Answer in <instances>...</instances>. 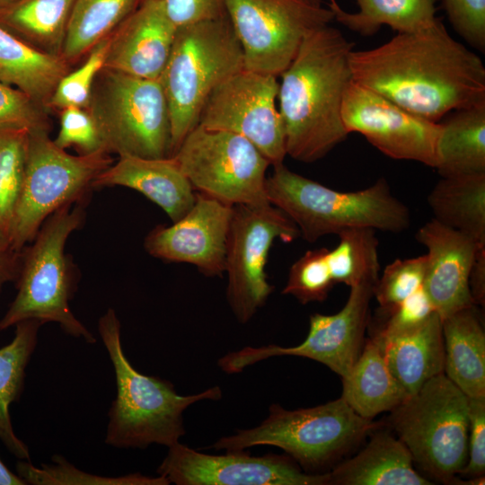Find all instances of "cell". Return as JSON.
<instances>
[{
  "label": "cell",
  "mask_w": 485,
  "mask_h": 485,
  "mask_svg": "<svg viewBox=\"0 0 485 485\" xmlns=\"http://www.w3.org/2000/svg\"><path fill=\"white\" fill-rule=\"evenodd\" d=\"M352 80L407 110L439 122L453 110L485 103L482 59L454 40L442 21L397 33L349 55Z\"/></svg>",
  "instance_id": "cell-1"
},
{
  "label": "cell",
  "mask_w": 485,
  "mask_h": 485,
  "mask_svg": "<svg viewBox=\"0 0 485 485\" xmlns=\"http://www.w3.org/2000/svg\"><path fill=\"white\" fill-rule=\"evenodd\" d=\"M353 49L340 30L330 24L321 27L304 37L279 75L278 101L287 156L314 163L347 138L342 103L352 81Z\"/></svg>",
  "instance_id": "cell-2"
},
{
  "label": "cell",
  "mask_w": 485,
  "mask_h": 485,
  "mask_svg": "<svg viewBox=\"0 0 485 485\" xmlns=\"http://www.w3.org/2000/svg\"><path fill=\"white\" fill-rule=\"evenodd\" d=\"M98 331L113 365L117 394L109 410L105 443L118 448L167 447L185 434L182 414L200 401L222 397L219 386L192 395H180L173 384L138 372L124 354L120 322L109 308L98 321Z\"/></svg>",
  "instance_id": "cell-3"
},
{
  "label": "cell",
  "mask_w": 485,
  "mask_h": 485,
  "mask_svg": "<svg viewBox=\"0 0 485 485\" xmlns=\"http://www.w3.org/2000/svg\"><path fill=\"white\" fill-rule=\"evenodd\" d=\"M266 179L269 201L313 242L351 228L401 233L410 226L408 207L397 198L384 178L357 191H339L292 172L284 163L273 166Z\"/></svg>",
  "instance_id": "cell-4"
},
{
  "label": "cell",
  "mask_w": 485,
  "mask_h": 485,
  "mask_svg": "<svg viewBox=\"0 0 485 485\" xmlns=\"http://www.w3.org/2000/svg\"><path fill=\"white\" fill-rule=\"evenodd\" d=\"M83 202L66 205L50 215L31 244L20 253L17 293L0 320V331L26 320L56 322L66 334L96 342L93 334L75 316L70 301L76 287V272L65 252L67 239L84 221Z\"/></svg>",
  "instance_id": "cell-5"
},
{
  "label": "cell",
  "mask_w": 485,
  "mask_h": 485,
  "mask_svg": "<svg viewBox=\"0 0 485 485\" xmlns=\"http://www.w3.org/2000/svg\"><path fill=\"white\" fill-rule=\"evenodd\" d=\"M242 69V50L227 16L177 28L160 76L169 108L171 156L198 124L213 90Z\"/></svg>",
  "instance_id": "cell-6"
},
{
  "label": "cell",
  "mask_w": 485,
  "mask_h": 485,
  "mask_svg": "<svg viewBox=\"0 0 485 485\" xmlns=\"http://www.w3.org/2000/svg\"><path fill=\"white\" fill-rule=\"evenodd\" d=\"M381 426L360 417L342 397L296 410L273 403L259 426L223 436L210 447L240 452L255 445H273L285 451L299 466L322 470Z\"/></svg>",
  "instance_id": "cell-7"
},
{
  "label": "cell",
  "mask_w": 485,
  "mask_h": 485,
  "mask_svg": "<svg viewBox=\"0 0 485 485\" xmlns=\"http://www.w3.org/2000/svg\"><path fill=\"white\" fill-rule=\"evenodd\" d=\"M387 424L414 465L436 481L458 484L468 459L469 397L445 374L390 411Z\"/></svg>",
  "instance_id": "cell-8"
},
{
  "label": "cell",
  "mask_w": 485,
  "mask_h": 485,
  "mask_svg": "<svg viewBox=\"0 0 485 485\" xmlns=\"http://www.w3.org/2000/svg\"><path fill=\"white\" fill-rule=\"evenodd\" d=\"M87 110L108 153L171 156L169 108L160 78H141L103 67L94 81Z\"/></svg>",
  "instance_id": "cell-9"
},
{
  "label": "cell",
  "mask_w": 485,
  "mask_h": 485,
  "mask_svg": "<svg viewBox=\"0 0 485 485\" xmlns=\"http://www.w3.org/2000/svg\"><path fill=\"white\" fill-rule=\"evenodd\" d=\"M48 130L28 133L22 190L10 239L20 254L45 220L60 207L83 202L94 179L112 163L110 154L73 155L57 146Z\"/></svg>",
  "instance_id": "cell-10"
},
{
  "label": "cell",
  "mask_w": 485,
  "mask_h": 485,
  "mask_svg": "<svg viewBox=\"0 0 485 485\" xmlns=\"http://www.w3.org/2000/svg\"><path fill=\"white\" fill-rule=\"evenodd\" d=\"M193 189L229 206L267 205L271 165L248 139L198 124L172 155Z\"/></svg>",
  "instance_id": "cell-11"
},
{
  "label": "cell",
  "mask_w": 485,
  "mask_h": 485,
  "mask_svg": "<svg viewBox=\"0 0 485 485\" xmlns=\"http://www.w3.org/2000/svg\"><path fill=\"white\" fill-rule=\"evenodd\" d=\"M244 69L279 76L311 31L334 20L330 8L303 0H225Z\"/></svg>",
  "instance_id": "cell-12"
},
{
  "label": "cell",
  "mask_w": 485,
  "mask_h": 485,
  "mask_svg": "<svg viewBox=\"0 0 485 485\" xmlns=\"http://www.w3.org/2000/svg\"><path fill=\"white\" fill-rule=\"evenodd\" d=\"M299 235L295 224L270 203L233 207L225 263L226 298L241 323L249 322L273 291L265 268L274 242H291Z\"/></svg>",
  "instance_id": "cell-13"
},
{
  "label": "cell",
  "mask_w": 485,
  "mask_h": 485,
  "mask_svg": "<svg viewBox=\"0 0 485 485\" xmlns=\"http://www.w3.org/2000/svg\"><path fill=\"white\" fill-rule=\"evenodd\" d=\"M375 285L364 282L350 287L345 305L334 314H312L308 334L299 345L245 347L225 354L218 360V366L226 374H238L269 357L296 356L320 362L344 377L364 346Z\"/></svg>",
  "instance_id": "cell-14"
},
{
  "label": "cell",
  "mask_w": 485,
  "mask_h": 485,
  "mask_svg": "<svg viewBox=\"0 0 485 485\" xmlns=\"http://www.w3.org/2000/svg\"><path fill=\"white\" fill-rule=\"evenodd\" d=\"M278 86L277 76L242 69L213 90L198 124L241 135L272 166L281 164L287 152L284 124L276 105Z\"/></svg>",
  "instance_id": "cell-15"
},
{
  "label": "cell",
  "mask_w": 485,
  "mask_h": 485,
  "mask_svg": "<svg viewBox=\"0 0 485 485\" xmlns=\"http://www.w3.org/2000/svg\"><path fill=\"white\" fill-rule=\"evenodd\" d=\"M347 132H357L386 156L435 168L439 122L423 119L353 80L342 103Z\"/></svg>",
  "instance_id": "cell-16"
},
{
  "label": "cell",
  "mask_w": 485,
  "mask_h": 485,
  "mask_svg": "<svg viewBox=\"0 0 485 485\" xmlns=\"http://www.w3.org/2000/svg\"><path fill=\"white\" fill-rule=\"evenodd\" d=\"M156 472L177 485H330L329 472H304L288 455L208 454L180 442L168 447Z\"/></svg>",
  "instance_id": "cell-17"
},
{
  "label": "cell",
  "mask_w": 485,
  "mask_h": 485,
  "mask_svg": "<svg viewBox=\"0 0 485 485\" xmlns=\"http://www.w3.org/2000/svg\"><path fill=\"white\" fill-rule=\"evenodd\" d=\"M233 207L197 193L193 207L183 217L149 232L145 249L163 260L194 265L205 276H221Z\"/></svg>",
  "instance_id": "cell-18"
},
{
  "label": "cell",
  "mask_w": 485,
  "mask_h": 485,
  "mask_svg": "<svg viewBox=\"0 0 485 485\" xmlns=\"http://www.w3.org/2000/svg\"><path fill=\"white\" fill-rule=\"evenodd\" d=\"M416 239L428 250L423 289L441 319L474 304L469 276L477 251L485 243L434 218L418 230Z\"/></svg>",
  "instance_id": "cell-19"
},
{
  "label": "cell",
  "mask_w": 485,
  "mask_h": 485,
  "mask_svg": "<svg viewBox=\"0 0 485 485\" xmlns=\"http://www.w3.org/2000/svg\"><path fill=\"white\" fill-rule=\"evenodd\" d=\"M176 31L158 0H142L110 34L104 67L141 78H160Z\"/></svg>",
  "instance_id": "cell-20"
},
{
  "label": "cell",
  "mask_w": 485,
  "mask_h": 485,
  "mask_svg": "<svg viewBox=\"0 0 485 485\" xmlns=\"http://www.w3.org/2000/svg\"><path fill=\"white\" fill-rule=\"evenodd\" d=\"M122 186L160 207L172 222L183 217L196 200L194 189L172 156L120 155L93 181V188Z\"/></svg>",
  "instance_id": "cell-21"
},
{
  "label": "cell",
  "mask_w": 485,
  "mask_h": 485,
  "mask_svg": "<svg viewBox=\"0 0 485 485\" xmlns=\"http://www.w3.org/2000/svg\"><path fill=\"white\" fill-rule=\"evenodd\" d=\"M391 372L408 395L444 374L442 319L435 312L420 324L392 333H370Z\"/></svg>",
  "instance_id": "cell-22"
},
{
  "label": "cell",
  "mask_w": 485,
  "mask_h": 485,
  "mask_svg": "<svg viewBox=\"0 0 485 485\" xmlns=\"http://www.w3.org/2000/svg\"><path fill=\"white\" fill-rule=\"evenodd\" d=\"M365 447L330 472V485H430L414 467L410 452L382 426L375 429Z\"/></svg>",
  "instance_id": "cell-23"
},
{
  "label": "cell",
  "mask_w": 485,
  "mask_h": 485,
  "mask_svg": "<svg viewBox=\"0 0 485 485\" xmlns=\"http://www.w3.org/2000/svg\"><path fill=\"white\" fill-rule=\"evenodd\" d=\"M444 374L469 398L485 397V331L475 304L442 320Z\"/></svg>",
  "instance_id": "cell-24"
},
{
  "label": "cell",
  "mask_w": 485,
  "mask_h": 485,
  "mask_svg": "<svg viewBox=\"0 0 485 485\" xmlns=\"http://www.w3.org/2000/svg\"><path fill=\"white\" fill-rule=\"evenodd\" d=\"M342 384L341 397L357 414L368 419L392 411L409 397L388 367L379 344L370 336Z\"/></svg>",
  "instance_id": "cell-25"
},
{
  "label": "cell",
  "mask_w": 485,
  "mask_h": 485,
  "mask_svg": "<svg viewBox=\"0 0 485 485\" xmlns=\"http://www.w3.org/2000/svg\"><path fill=\"white\" fill-rule=\"evenodd\" d=\"M70 71L62 57L42 52L0 26V81L48 110L59 80Z\"/></svg>",
  "instance_id": "cell-26"
},
{
  "label": "cell",
  "mask_w": 485,
  "mask_h": 485,
  "mask_svg": "<svg viewBox=\"0 0 485 485\" xmlns=\"http://www.w3.org/2000/svg\"><path fill=\"white\" fill-rule=\"evenodd\" d=\"M441 125L435 169L443 177L485 173V103L458 109Z\"/></svg>",
  "instance_id": "cell-27"
},
{
  "label": "cell",
  "mask_w": 485,
  "mask_h": 485,
  "mask_svg": "<svg viewBox=\"0 0 485 485\" xmlns=\"http://www.w3.org/2000/svg\"><path fill=\"white\" fill-rule=\"evenodd\" d=\"M75 0H16L0 10V26L49 55L62 57Z\"/></svg>",
  "instance_id": "cell-28"
},
{
  "label": "cell",
  "mask_w": 485,
  "mask_h": 485,
  "mask_svg": "<svg viewBox=\"0 0 485 485\" xmlns=\"http://www.w3.org/2000/svg\"><path fill=\"white\" fill-rule=\"evenodd\" d=\"M428 203L437 222L485 243V173L441 177Z\"/></svg>",
  "instance_id": "cell-29"
},
{
  "label": "cell",
  "mask_w": 485,
  "mask_h": 485,
  "mask_svg": "<svg viewBox=\"0 0 485 485\" xmlns=\"http://www.w3.org/2000/svg\"><path fill=\"white\" fill-rule=\"evenodd\" d=\"M42 324L37 320L17 323L13 340L0 348V441L12 454L24 461H30V452L14 433L9 409L22 390L25 369L35 349L38 331Z\"/></svg>",
  "instance_id": "cell-30"
},
{
  "label": "cell",
  "mask_w": 485,
  "mask_h": 485,
  "mask_svg": "<svg viewBox=\"0 0 485 485\" xmlns=\"http://www.w3.org/2000/svg\"><path fill=\"white\" fill-rule=\"evenodd\" d=\"M358 11H344L336 0L328 6L334 19L361 36H372L384 26L397 33H409L430 27L436 20V0H355Z\"/></svg>",
  "instance_id": "cell-31"
},
{
  "label": "cell",
  "mask_w": 485,
  "mask_h": 485,
  "mask_svg": "<svg viewBox=\"0 0 485 485\" xmlns=\"http://www.w3.org/2000/svg\"><path fill=\"white\" fill-rule=\"evenodd\" d=\"M142 0H75L62 57L72 65L109 37Z\"/></svg>",
  "instance_id": "cell-32"
},
{
  "label": "cell",
  "mask_w": 485,
  "mask_h": 485,
  "mask_svg": "<svg viewBox=\"0 0 485 485\" xmlns=\"http://www.w3.org/2000/svg\"><path fill=\"white\" fill-rule=\"evenodd\" d=\"M338 245L329 250L328 262L335 284L352 287L379 278L378 239L371 228H351L338 234Z\"/></svg>",
  "instance_id": "cell-33"
},
{
  "label": "cell",
  "mask_w": 485,
  "mask_h": 485,
  "mask_svg": "<svg viewBox=\"0 0 485 485\" xmlns=\"http://www.w3.org/2000/svg\"><path fill=\"white\" fill-rule=\"evenodd\" d=\"M28 132L0 133V251L10 239L25 171ZM12 253V252H11Z\"/></svg>",
  "instance_id": "cell-34"
},
{
  "label": "cell",
  "mask_w": 485,
  "mask_h": 485,
  "mask_svg": "<svg viewBox=\"0 0 485 485\" xmlns=\"http://www.w3.org/2000/svg\"><path fill=\"white\" fill-rule=\"evenodd\" d=\"M17 475L25 484L33 485H168L163 476L149 477L131 473L119 477H104L82 472L68 463L63 456H52L51 464L35 467L27 461L20 460L16 464Z\"/></svg>",
  "instance_id": "cell-35"
},
{
  "label": "cell",
  "mask_w": 485,
  "mask_h": 485,
  "mask_svg": "<svg viewBox=\"0 0 485 485\" xmlns=\"http://www.w3.org/2000/svg\"><path fill=\"white\" fill-rule=\"evenodd\" d=\"M327 248L307 251L290 267L282 294L301 304L323 302L335 285L328 262Z\"/></svg>",
  "instance_id": "cell-36"
},
{
  "label": "cell",
  "mask_w": 485,
  "mask_h": 485,
  "mask_svg": "<svg viewBox=\"0 0 485 485\" xmlns=\"http://www.w3.org/2000/svg\"><path fill=\"white\" fill-rule=\"evenodd\" d=\"M110 36L94 46L80 67L69 71L59 80L49 101L48 110L60 111L67 107L88 108L94 81L104 67Z\"/></svg>",
  "instance_id": "cell-37"
},
{
  "label": "cell",
  "mask_w": 485,
  "mask_h": 485,
  "mask_svg": "<svg viewBox=\"0 0 485 485\" xmlns=\"http://www.w3.org/2000/svg\"><path fill=\"white\" fill-rule=\"evenodd\" d=\"M426 268V254L388 264L373 288L379 307L394 306L423 287Z\"/></svg>",
  "instance_id": "cell-38"
},
{
  "label": "cell",
  "mask_w": 485,
  "mask_h": 485,
  "mask_svg": "<svg viewBox=\"0 0 485 485\" xmlns=\"http://www.w3.org/2000/svg\"><path fill=\"white\" fill-rule=\"evenodd\" d=\"M47 111L22 91L0 81V133L49 131Z\"/></svg>",
  "instance_id": "cell-39"
},
{
  "label": "cell",
  "mask_w": 485,
  "mask_h": 485,
  "mask_svg": "<svg viewBox=\"0 0 485 485\" xmlns=\"http://www.w3.org/2000/svg\"><path fill=\"white\" fill-rule=\"evenodd\" d=\"M54 143L65 150L73 147L78 154L107 152L93 115L87 109L80 107H67L60 110V127Z\"/></svg>",
  "instance_id": "cell-40"
},
{
  "label": "cell",
  "mask_w": 485,
  "mask_h": 485,
  "mask_svg": "<svg viewBox=\"0 0 485 485\" xmlns=\"http://www.w3.org/2000/svg\"><path fill=\"white\" fill-rule=\"evenodd\" d=\"M436 312L423 287L401 303L378 308L375 320L370 318V333H392L415 327Z\"/></svg>",
  "instance_id": "cell-41"
},
{
  "label": "cell",
  "mask_w": 485,
  "mask_h": 485,
  "mask_svg": "<svg viewBox=\"0 0 485 485\" xmlns=\"http://www.w3.org/2000/svg\"><path fill=\"white\" fill-rule=\"evenodd\" d=\"M455 32L472 48L485 51V0H441Z\"/></svg>",
  "instance_id": "cell-42"
},
{
  "label": "cell",
  "mask_w": 485,
  "mask_h": 485,
  "mask_svg": "<svg viewBox=\"0 0 485 485\" xmlns=\"http://www.w3.org/2000/svg\"><path fill=\"white\" fill-rule=\"evenodd\" d=\"M485 397L469 398L468 459L459 475L485 476Z\"/></svg>",
  "instance_id": "cell-43"
},
{
  "label": "cell",
  "mask_w": 485,
  "mask_h": 485,
  "mask_svg": "<svg viewBox=\"0 0 485 485\" xmlns=\"http://www.w3.org/2000/svg\"><path fill=\"white\" fill-rule=\"evenodd\" d=\"M176 28L226 16L225 0H158Z\"/></svg>",
  "instance_id": "cell-44"
},
{
  "label": "cell",
  "mask_w": 485,
  "mask_h": 485,
  "mask_svg": "<svg viewBox=\"0 0 485 485\" xmlns=\"http://www.w3.org/2000/svg\"><path fill=\"white\" fill-rule=\"evenodd\" d=\"M469 288L475 305L484 307L485 304V245L479 248L470 276Z\"/></svg>",
  "instance_id": "cell-45"
},
{
  "label": "cell",
  "mask_w": 485,
  "mask_h": 485,
  "mask_svg": "<svg viewBox=\"0 0 485 485\" xmlns=\"http://www.w3.org/2000/svg\"><path fill=\"white\" fill-rule=\"evenodd\" d=\"M20 254L0 251V290L9 282L15 281L19 272Z\"/></svg>",
  "instance_id": "cell-46"
},
{
  "label": "cell",
  "mask_w": 485,
  "mask_h": 485,
  "mask_svg": "<svg viewBox=\"0 0 485 485\" xmlns=\"http://www.w3.org/2000/svg\"><path fill=\"white\" fill-rule=\"evenodd\" d=\"M25 482L12 472L0 458V485H24Z\"/></svg>",
  "instance_id": "cell-47"
},
{
  "label": "cell",
  "mask_w": 485,
  "mask_h": 485,
  "mask_svg": "<svg viewBox=\"0 0 485 485\" xmlns=\"http://www.w3.org/2000/svg\"><path fill=\"white\" fill-rule=\"evenodd\" d=\"M15 1L16 0H0V10L5 8Z\"/></svg>",
  "instance_id": "cell-48"
},
{
  "label": "cell",
  "mask_w": 485,
  "mask_h": 485,
  "mask_svg": "<svg viewBox=\"0 0 485 485\" xmlns=\"http://www.w3.org/2000/svg\"><path fill=\"white\" fill-rule=\"evenodd\" d=\"M303 1L312 4H315V5H322V3L323 0H303Z\"/></svg>",
  "instance_id": "cell-49"
}]
</instances>
